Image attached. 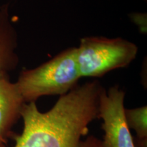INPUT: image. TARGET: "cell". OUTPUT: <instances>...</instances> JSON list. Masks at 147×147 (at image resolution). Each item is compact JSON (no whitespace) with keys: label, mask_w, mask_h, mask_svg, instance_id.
<instances>
[{"label":"cell","mask_w":147,"mask_h":147,"mask_svg":"<svg viewBox=\"0 0 147 147\" xmlns=\"http://www.w3.org/2000/svg\"><path fill=\"white\" fill-rule=\"evenodd\" d=\"M103 89L97 80L77 85L45 113L36 102L25 103L21 111L23 130L14 136V147H103L95 136L86 137L89 125L98 119Z\"/></svg>","instance_id":"6da1fadb"},{"label":"cell","mask_w":147,"mask_h":147,"mask_svg":"<svg viewBox=\"0 0 147 147\" xmlns=\"http://www.w3.org/2000/svg\"><path fill=\"white\" fill-rule=\"evenodd\" d=\"M125 117L128 127L135 131L136 139L147 140V106L125 109Z\"/></svg>","instance_id":"52a82bcc"},{"label":"cell","mask_w":147,"mask_h":147,"mask_svg":"<svg viewBox=\"0 0 147 147\" xmlns=\"http://www.w3.org/2000/svg\"><path fill=\"white\" fill-rule=\"evenodd\" d=\"M125 92L117 84L101 92L98 119L104 131L103 147H136L125 117Z\"/></svg>","instance_id":"277c9868"},{"label":"cell","mask_w":147,"mask_h":147,"mask_svg":"<svg viewBox=\"0 0 147 147\" xmlns=\"http://www.w3.org/2000/svg\"><path fill=\"white\" fill-rule=\"evenodd\" d=\"M81 78L76 47H71L35 68L22 70L16 84L25 103L36 102L43 96L66 94Z\"/></svg>","instance_id":"7a4b0ae2"},{"label":"cell","mask_w":147,"mask_h":147,"mask_svg":"<svg viewBox=\"0 0 147 147\" xmlns=\"http://www.w3.org/2000/svg\"><path fill=\"white\" fill-rule=\"evenodd\" d=\"M76 49L82 78H100L115 69L125 67L138 52V46L131 41L102 36L84 37Z\"/></svg>","instance_id":"3957f363"},{"label":"cell","mask_w":147,"mask_h":147,"mask_svg":"<svg viewBox=\"0 0 147 147\" xmlns=\"http://www.w3.org/2000/svg\"><path fill=\"white\" fill-rule=\"evenodd\" d=\"M7 141L0 136V147H6Z\"/></svg>","instance_id":"9c48e42d"},{"label":"cell","mask_w":147,"mask_h":147,"mask_svg":"<svg viewBox=\"0 0 147 147\" xmlns=\"http://www.w3.org/2000/svg\"><path fill=\"white\" fill-rule=\"evenodd\" d=\"M130 19L138 28L140 32L142 34H146L147 30V15L146 13L134 12L130 14Z\"/></svg>","instance_id":"ba28073f"},{"label":"cell","mask_w":147,"mask_h":147,"mask_svg":"<svg viewBox=\"0 0 147 147\" xmlns=\"http://www.w3.org/2000/svg\"><path fill=\"white\" fill-rule=\"evenodd\" d=\"M17 34L9 17L8 4L0 8V72H8L18 65Z\"/></svg>","instance_id":"8992f818"},{"label":"cell","mask_w":147,"mask_h":147,"mask_svg":"<svg viewBox=\"0 0 147 147\" xmlns=\"http://www.w3.org/2000/svg\"><path fill=\"white\" fill-rule=\"evenodd\" d=\"M21 92L15 83L10 81L8 72H0V136L7 141L14 138L12 131L25 104Z\"/></svg>","instance_id":"5b68a950"}]
</instances>
